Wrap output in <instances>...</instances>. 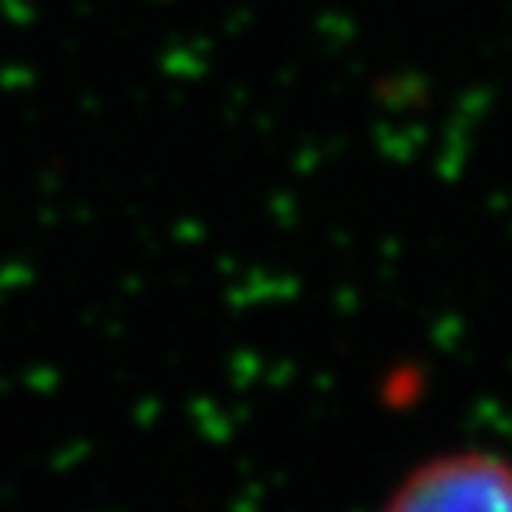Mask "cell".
<instances>
[{"label":"cell","mask_w":512,"mask_h":512,"mask_svg":"<svg viewBox=\"0 0 512 512\" xmlns=\"http://www.w3.org/2000/svg\"><path fill=\"white\" fill-rule=\"evenodd\" d=\"M384 512H512V466L495 456L434 459Z\"/></svg>","instance_id":"6da1fadb"}]
</instances>
